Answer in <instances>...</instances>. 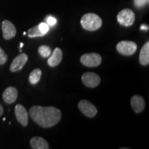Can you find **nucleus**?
Wrapping results in <instances>:
<instances>
[{
  "mask_svg": "<svg viewBox=\"0 0 149 149\" xmlns=\"http://www.w3.org/2000/svg\"><path fill=\"white\" fill-rule=\"evenodd\" d=\"M29 115L31 119L43 128H50L60 122L61 112L53 107L33 106L30 109Z\"/></svg>",
  "mask_w": 149,
  "mask_h": 149,
  "instance_id": "nucleus-1",
  "label": "nucleus"
},
{
  "mask_svg": "<svg viewBox=\"0 0 149 149\" xmlns=\"http://www.w3.org/2000/svg\"><path fill=\"white\" fill-rule=\"evenodd\" d=\"M81 25L86 31H95L101 28L102 19L97 14L89 13L82 16L81 19Z\"/></svg>",
  "mask_w": 149,
  "mask_h": 149,
  "instance_id": "nucleus-2",
  "label": "nucleus"
},
{
  "mask_svg": "<svg viewBox=\"0 0 149 149\" xmlns=\"http://www.w3.org/2000/svg\"><path fill=\"white\" fill-rule=\"evenodd\" d=\"M117 19L120 25L124 26H130L135 22V13L130 9H123L117 14Z\"/></svg>",
  "mask_w": 149,
  "mask_h": 149,
  "instance_id": "nucleus-3",
  "label": "nucleus"
},
{
  "mask_svg": "<svg viewBox=\"0 0 149 149\" xmlns=\"http://www.w3.org/2000/svg\"><path fill=\"white\" fill-rule=\"evenodd\" d=\"M137 44L132 41H121L116 46L117 52L124 56L133 55L137 51Z\"/></svg>",
  "mask_w": 149,
  "mask_h": 149,
  "instance_id": "nucleus-4",
  "label": "nucleus"
},
{
  "mask_svg": "<svg viewBox=\"0 0 149 149\" xmlns=\"http://www.w3.org/2000/svg\"><path fill=\"white\" fill-rule=\"evenodd\" d=\"M80 61L85 66L97 67L101 64L102 57L98 53H86L81 56Z\"/></svg>",
  "mask_w": 149,
  "mask_h": 149,
  "instance_id": "nucleus-5",
  "label": "nucleus"
},
{
  "mask_svg": "<svg viewBox=\"0 0 149 149\" xmlns=\"http://www.w3.org/2000/svg\"><path fill=\"white\" fill-rule=\"evenodd\" d=\"M78 108L85 116L91 118L94 117L97 113V107L88 100H83L79 101L78 103Z\"/></svg>",
  "mask_w": 149,
  "mask_h": 149,
  "instance_id": "nucleus-6",
  "label": "nucleus"
},
{
  "mask_svg": "<svg viewBox=\"0 0 149 149\" xmlns=\"http://www.w3.org/2000/svg\"><path fill=\"white\" fill-rule=\"evenodd\" d=\"M81 81L86 87L95 88L101 82V78L95 72H86L82 74Z\"/></svg>",
  "mask_w": 149,
  "mask_h": 149,
  "instance_id": "nucleus-7",
  "label": "nucleus"
},
{
  "mask_svg": "<svg viewBox=\"0 0 149 149\" xmlns=\"http://www.w3.org/2000/svg\"><path fill=\"white\" fill-rule=\"evenodd\" d=\"M15 113L17 120L23 126H26L29 124V113L22 104L16 105L15 109Z\"/></svg>",
  "mask_w": 149,
  "mask_h": 149,
  "instance_id": "nucleus-8",
  "label": "nucleus"
},
{
  "mask_svg": "<svg viewBox=\"0 0 149 149\" xmlns=\"http://www.w3.org/2000/svg\"><path fill=\"white\" fill-rule=\"evenodd\" d=\"M28 55L25 53H21L17 56L11 63L10 66V70L11 72H17L21 70L22 68L25 66L26 63L28 61Z\"/></svg>",
  "mask_w": 149,
  "mask_h": 149,
  "instance_id": "nucleus-9",
  "label": "nucleus"
},
{
  "mask_svg": "<svg viewBox=\"0 0 149 149\" xmlns=\"http://www.w3.org/2000/svg\"><path fill=\"white\" fill-rule=\"evenodd\" d=\"M1 29H2L3 37L5 40H10L15 36L17 33L15 26L12 22L8 21V20H4L2 22Z\"/></svg>",
  "mask_w": 149,
  "mask_h": 149,
  "instance_id": "nucleus-10",
  "label": "nucleus"
},
{
  "mask_svg": "<svg viewBox=\"0 0 149 149\" xmlns=\"http://www.w3.org/2000/svg\"><path fill=\"white\" fill-rule=\"evenodd\" d=\"M130 104L136 113H141L144 110L146 106L144 98L139 95H135L132 97L130 100Z\"/></svg>",
  "mask_w": 149,
  "mask_h": 149,
  "instance_id": "nucleus-11",
  "label": "nucleus"
},
{
  "mask_svg": "<svg viewBox=\"0 0 149 149\" xmlns=\"http://www.w3.org/2000/svg\"><path fill=\"white\" fill-rule=\"evenodd\" d=\"M18 95V91L15 87L9 86L3 91L2 97L3 101L7 104H13L16 101Z\"/></svg>",
  "mask_w": 149,
  "mask_h": 149,
  "instance_id": "nucleus-12",
  "label": "nucleus"
},
{
  "mask_svg": "<svg viewBox=\"0 0 149 149\" xmlns=\"http://www.w3.org/2000/svg\"><path fill=\"white\" fill-rule=\"evenodd\" d=\"M51 54L52 55L48 58L47 61L48 64L51 67L58 66L63 58L62 51L59 48H55L53 51V53Z\"/></svg>",
  "mask_w": 149,
  "mask_h": 149,
  "instance_id": "nucleus-13",
  "label": "nucleus"
},
{
  "mask_svg": "<svg viewBox=\"0 0 149 149\" xmlns=\"http://www.w3.org/2000/svg\"><path fill=\"white\" fill-rule=\"evenodd\" d=\"M31 146L33 149H48V145L47 141L41 137H34L30 141Z\"/></svg>",
  "mask_w": 149,
  "mask_h": 149,
  "instance_id": "nucleus-14",
  "label": "nucleus"
},
{
  "mask_svg": "<svg viewBox=\"0 0 149 149\" xmlns=\"http://www.w3.org/2000/svg\"><path fill=\"white\" fill-rule=\"evenodd\" d=\"M139 61L141 65L147 66L149 64V42H147L144 44L139 53Z\"/></svg>",
  "mask_w": 149,
  "mask_h": 149,
  "instance_id": "nucleus-15",
  "label": "nucleus"
},
{
  "mask_svg": "<svg viewBox=\"0 0 149 149\" xmlns=\"http://www.w3.org/2000/svg\"><path fill=\"white\" fill-rule=\"evenodd\" d=\"M42 72L40 68H35L29 75V81L31 84L35 85L40 81Z\"/></svg>",
  "mask_w": 149,
  "mask_h": 149,
  "instance_id": "nucleus-16",
  "label": "nucleus"
},
{
  "mask_svg": "<svg viewBox=\"0 0 149 149\" xmlns=\"http://www.w3.org/2000/svg\"><path fill=\"white\" fill-rule=\"evenodd\" d=\"M44 34L41 32V31L39 29V26L37 25L31 28L28 31V36L29 37H43L44 36Z\"/></svg>",
  "mask_w": 149,
  "mask_h": 149,
  "instance_id": "nucleus-17",
  "label": "nucleus"
},
{
  "mask_svg": "<svg viewBox=\"0 0 149 149\" xmlns=\"http://www.w3.org/2000/svg\"><path fill=\"white\" fill-rule=\"evenodd\" d=\"M39 54L42 57H48L52 53V50L49 46L46 45L40 46L38 48Z\"/></svg>",
  "mask_w": 149,
  "mask_h": 149,
  "instance_id": "nucleus-18",
  "label": "nucleus"
},
{
  "mask_svg": "<svg viewBox=\"0 0 149 149\" xmlns=\"http://www.w3.org/2000/svg\"><path fill=\"white\" fill-rule=\"evenodd\" d=\"M7 60H8V56L2 48L0 47V65L4 64Z\"/></svg>",
  "mask_w": 149,
  "mask_h": 149,
  "instance_id": "nucleus-19",
  "label": "nucleus"
},
{
  "mask_svg": "<svg viewBox=\"0 0 149 149\" xmlns=\"http://www.w3.org/2000/svg\"><path fill=\"white\" fill-rule=\"evenodd\" d=\"M38 26H39V29H40L41 32H42L43 34L46 35V33H48V30H49V26H48L47 24L42 22V23H40L39 24Z\"/></svg>",
  "mask_w": 149,
  "mask_h": 149,
  "instance_id": "nucleus-20",
  "label": "nucleus"
},
{
  "mask_svg": "<svg viewBox=\"0 0 149 149\" xmlns=\"http://www.w3.org/2000/svg\"><path fill=\"white\" fill-rule=\"evenodd\" d=\"M147 3H148V0H134V4L138 8L144 6Z\"/></svg>",
  "mask_w": 149,
  "mask_h": 149,
  "instance_id": "nucleus-21",
  "label": "nucleus"
},
{
  "mask_svg": "<svg viewBox=\"0 0 149 149\" xmlns=\"http://www.w3.org/2000/svg\"><path fill=\"white\" fill-rule=\"evenodd\" d=\"M46 20H47V24L49 26H54L57 23V19L53 17H48Z\"/></svg>",
  "mask_w": 149,
  "mask_h": 149,
  "instance_id": "nucleus-22",
  "label": "nucleus"
},
{
  "mask_svg": "<svg viewBox=\"0 0 149 149\" xmlns=\"http://www.w3.org/2000/svg\"><path fill=\"white\" fill-rule=\"evenodd\" d=\"M140 29L142 30V31H148V26H146V24H142V25L140 26Z\"/></svg>",
  "mask_w": 149,
  "mask_h": 149,
  "instance_id": "nucleus-23",
  "label": "nucleus"
},
{
  "mask_svg": "<svg viewBox=\"0 0 149 149\" xmlns=\"http://www.w3.org/2000/svg\"><path fill=\"white\" fill-rule=\"evenodd\" d=\"M3 109L2 106H1V104H0V116H1V115L3 114Z\"/></svg>",
  "mask_w": 149,
  "mask_h": 149,
  "instance_id": "nucleus-24",
  "label": "nucleus"
},
{
  "mask_svg": "<svg viewBox=\"0 0 149 149\" xmlns=\"http://www.w3.org/2000/svg\"><path fill=\"white\" fill-rule=\"evenodd\" d=\"M23 46H24V44H23V43H20V46H19V48H22V47H23Z\"/></svg>",
  "mask_w": 149,
  "mask_h": 149,
  "instance_id": "nucleus-25",
  "label": "nucleus"
},
{
  "mask_svg": "<svg viewBox=\"0 0 149 149\" xmlns=\"http://www.w3.org/2000/svg\"><path fill=\"white\" fill-rule=\"evenodd\" d=\"M26 34V32H24V33H23V35H25Z\"/></svg>",
  "mask_w": 149,
  "mask_h": 149,
  "instance_id": "nucleus-26",
  "label": "nucleus"
}]
</instances>
